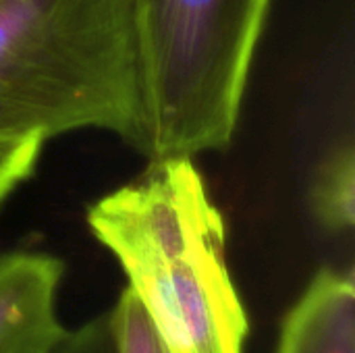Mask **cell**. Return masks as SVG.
<instances>
[{
    "instance_id": "cell-1",
    "label": "cell",
    "mask_w": 355,
    "mask_h": 353,
    "mask_svg": "<svg viewBox=\"0 0 355 353\" xmlns=\"http://www.w3.org/2000/svg\"><path fill=\"white\" fill-rule=\"evenodd\" d=\"M166 353H243L248 314L227 264L225 218L193 158L148 160L87 212Z\"/></svg>"
},
{
    "instance_id": "cell-2",
    "label": "cell",
    "mask_w": 355,
    "mask_h": 353,
    "mask_svg": "<svg viewBox=\"0 0 355 353\" xmlns=\"http://www.w3.org/2000/svg\"><path fill=\"white\" fill-rule=\"evenodd\" d=\"M100 129L139 152L131 0H0V139Z\"/></svg>"
},
{
    "instance_id": "cell-3",
    "label": "cell",
    "mask_w": 355,
    "mask_h": 353,
    "mask_svg": "<svg viewBox=\"0 0 355 353\" xmlns=\"http://www.w3.org/2000/svg\"><path fill=\"white\" fill-rule=\"evenodd\" d=\"M272 0H131L148 160L225 152Z\"/></svg>"
},
{
    "instance_id": "cell-4",
    "label": "cell",
    "mask_w": 355,
    "mask_h": 353,
    "mask_svg": "<svg viewBox=\"0 0 355 353\" xmlns=\"http://www.w3.org/2000/svg\"><path fill=\"white\" fill-rule=\"evenodd\" d=\"M64 264L44 252L0 254V353H50L67 329L58 318Z\"/></svg>"
},
{
    "instance_id": "cell-5",
    "label": "cell",
    "mask_w": 355,
    "mask_h": 353,
    "mask_svg": "<svg viewBox=\"0 0 355 353\" xmlns=\"http://www.w3.org/2000/svg\"><path fill=\"white\" fill-rule=\"evenodd\" d=\"M275 353H355L352 270L322 268L285 314Z\"/></svg>"
},
{
    "instance_id": "cell-6",
    "label": "cell",
    "mask_w": 355,
    "mask_h": 353,
    "mask_svg": "<svg viewBox=\"0 0 355 353\" xmlns=\"http://www.w3.org/2000/svg\"><path fill=\"white\" fill-rule=\"evenodd\" d=\"M310 208L331 233H347L355 223V156L347 144L331 152L314 175Z\"/></svg>"
},
{
    "instance_id": "cell-7",
    "label": "cell",
    "mask_w": 355,
    "mask_h": 353,
    "mask_svg": "<svg viewBox=\"0 0 355 353\" xmlns=\"http://www.w3.org/2000/svg\"><path fill=\"white\" fill-rule=\"evenodd\" d=\"M116 353H166L135 295L125 289L110 308Z\"/></svg>"
},
{
    "instance_id": "cell-8",
    "label": "cell",
    "mask_w": 355,
    "mask_h": 353,
    "mask_svg": "<svg viewBox=\"0 0 355 353\" xmlns=\"http://www.w3.org/2000/svg\"><path fill=\"white\" fill-rule=\"evenodd\" d=\"M42 148L44 141L37 137L0 139V206L31 177Z\"/></svg>"
},
{
    "instance_id": "cell-9",
    "label": "cell",
    "mask_w": 355,
    "mask_h": 353,
    "mask_svg": "<svg viewBox=\"0 0 355 353\" xmlns=\"http://www.w3.org/2000/svg\"><path fill=\"white\" fill-rule=\"evenodd\" d=\"M50 353H116L112 314L102 312L89 322L62 335Z\"/></svg>"
}]
</instances>
